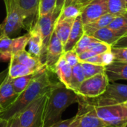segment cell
<instances>
[{
    "mask_svg": "<svg viewBox=\"0 0 127 127\" xmlns=\"http://www.w3.org/2000/svg\"><path fill=\"white\" fill-rule=\"evenodd\" d=\"M51 74L54 73L48 71L46 68L39 72L29 86L22 93L18 95L14 102L0 112V118L8 121L17 115L39 97L48 92L57 83L51 80Z\"/></svg>",
    "mask_w": 127,
    "mask_h": 127,
    "instance_id": "6da1fadb",
    "label": "cell"
},
{
    "mask_svg": "<svg viewBox=\"0 0 127 127\" xmlns=\"http://www.w3.org/2000/svg\"><path fill=\"white\" fill-rule=\"evenodd\" d=\"M80 96L72 89L57 82L50 89L44 113V127L61 121L62 115L71 105L78 103Z\"/></svg>",
    "mask_w": 127,
    "mask_h": 127,
    "instance_id": "7a4b0ae2",
    "label": "cell"
},
{
    "mask_svg": "<svg viewBox=\"0 0 127 127\" xmlns=\"http://www.w3.org/2000/svg\"><path fill=\"white\" fill-rule=\"evenodd\" d=\"M49 91L39 97L17 115L19 127H44L45 108Z\"/></svg>",
    "mask_w": 127,
    "mask_h": 127,
    "instance_id": "3957f363",
    "label": "cell"
},
{
    "mask_svg": "<svg viewBox=\"0 0 127 127\" xmlns=\"http://www.w3.org/2000/svg\"><path fill=\"white\" fill-rule=\"evenodd\" d=\"M6 7V17L0 25V37L19 33L24 28V20L16 0H3Z\"/></svg>",
    "mask_w": 127,
    "mask_h": 127,
    "instance_id": "277c9868",
    "label": "cell"
},
{
    "mask_svg": "<svg viewBox=\"0 0 127 127\" xmlns=\"http://www.w3.org/2000/svg\"><path fill=\"white\" fill-rule=\"evenodd\" d=\"M93 106L97 115L107 127H127V107L124 103Z\"/></svg>",
    "mask_w": 127,
    "mask_h": 127,
    "instance_id": "5b68a950",
    "label": "cell"
},
{
    "mask_svg": "<svg viewBox=\"0 0 127 127\" xmlns=\"http://www.w3.org/2000/svg\"><path fill=\"white\" fill-rule=\"evenodd\" d=\"M78 112L73 117L70 127H107V125L97 115L95 108L84 97H80L77 103Z\"/></svg>",
    "mask_w": 127,
    "mask_h": 127,
    "instance_id": "8992f818",
    "label": "cell"
},
{
    "mask_svg": "<svg viewBox=\"0 0 127 127\" xmlns=\"http://www.w3.org/2000/svg\"><path fill=\"white\" fill-rule=\"evenodd\" d=\"M84 98L93 106L124 103L127 101V85L109 82L106 90L100 96L95 98Z\"/></svg>",
    "mask_w": 127,
    "mask_h": 127,
    "instance_id": "52a82bcc",
    "label": "cell"
},
{
    "mask_svg": "<svg viewBox=\"0 0 127 127\" xmlns=\"http://www.w3.org/2000/svg\"><path fill=\"white\" fill-rule=\"evenodd\" d=\"M109 83V80L105 71L85 79L75 92L86 98L97 97L105 92Z\"/></svg>",
    "mask_w": 127,
    "mask_h": 127,
    "instance_id": "ba28073f",
    "label": "cell"
},
{
    "mask_svg": "<svg viewBox=\"0 0 127 127\" xmlns=\"http://www.w3.org/2000/svg\"><path fill=\"white\" fill-rule=\"evenodd\" d=\"M60 11H57L54 9L52 12L42 15L39 17L38 22L36 25V28L38 29L42 39V52L40 58V62L45 65L46 60V54L48 47L50 42L51 37L54 31L55 23L60 15Z\"/></svg>",
    "mask_w": 127,
    "mask_h": 127,
    "instance_id": "9c48e42d",
    "label": "cell"
},
{
    "mask_svg": "<svg viewBox=\"0 0 127 127\" xmlns=\"http://www.w3.org/2000/svg\"><path fill=\"white\" fill-rule=\"evenodd\" d=\"M16 1L22 13L24 29L28 33L35 28L38 22L40 0H16Z\"/></svg>",
    "mask_w": 127,
    "mask_h": 127,
    "instance_id": "30bf717a",
    "label": "cell"
},
{
    "mask_svg": "<svg viewBox=\"0 0 127 127\" xmlns=\"http://www.w3.org/2000/svg\"><path fill=\"white\" fill-rule=\"evenodd\" d=\"M29 33L16 38H10L9 36L0 37V53L7 57L10 60L11 56L25 50L28 45Z\"/></svg>",
    "mask_w": 127,
    "mask_h": 127,
    "instance_id": "8fae6325",
    "label": "cell"
},
{
    "mask_svg": "<svg viewBox=\"0 0 127 127\" xmlns=\"http://www.w3.org/2000/svg\"><path fill=\"white\" fill-rule=\"evenodd\" d=\"M107 4L108 0H92L80 14L83 25L89 24L108 13Z\"/></svg>",
    "mask_w": 127,
    "mask_h": 127,
    "instance_id": "7c38bea8",
    "label": "cell"
},
{
    "mask_svg": "<svg viewBox=\"0 0 127 127\" xmlns=\"http://www.w3.org/2000/svg\"><path fill=\"white\" fill-rule=\"evenodd\" d=\"M64 53L63 45L60 39L56 35L54 31L50 39V42L48 47L45 60L46 68L52 73H54L55 66L60 58Z\"/></svg>",
    "mask_w": 127,
    "mask_h": 127,
    "instance_id": "4fadbf2b",
    "label": "cell"
},
{
    "mask_svg": "<svg viewBox=\"0 0 127 127\" xmlns=\"http://www.w3.org/2000/svg\"><path fill=\"white\" fill-rule=\"evenodd\" d=\"M83 23L81 19L80 15L78 16L75 19L73 23L68 39L65 45H64V52L73 50L77 45V43L79 42V40L81 39V37L83 36L84 33V29H83Z\"/></svg>",
    "mask_w": 127,
    "mask_h": 127,
    "instance_id": "5bb4252c",
    "label": "cell"
},
{
    "mask_svg": "<svg viewBox=\"0 0 127 127\" xmlns=\"http://www.w3.org/2000/svg\"><path fill=\"white\" fill-rule=\"evenodd\" d=\"M10 58L13 59V60L28 67L29 68H31V70H33V71H36V72L40 71L46 68L45 65H43L37 58L31 55L28 53V51H25V49L11 56Z\"/></svg>",
    "mask_w": 127,
    "mask_h": 127,
    "instance_id": "9a60e30c",
    "label": "cell"
},
{
    "mask_svg": "<svg viewBox=\"0 0 127 127\" xmlns=\"http://www.w3.org/2000/svg\"><path fill=\"white\" fill-rule=\"evenodd\" d=\"M18 94L15 92L9 76L0 86V106L4 109L16 99Z\"/></svg>",
    "mask_w": 127,
    "mask_h": 127,
    "instance_id": "2e32d148",
    "label": "cell"
},
{
    "mask_svg": "<svg viewBox=\"0 0 127 127\" xmlns=\"http://www.w3.org/2000/svg\"><path fill=\"white\" fill-rule=\"evenodd\" d=\"M105 68L110 83L119 80H127V63L113 62L105 66Z\"/></svg>",
    "mask_w": 127,
    "mask_h": 127,
    "instance_id": "e0dca14e",
    "label": "cell"
},
{
    "mask_svg": "<svg viewBox=\"0 0 127 127\" xmlns=\"http://www.w3.org/2000/svg\"><path fill=\"white\" fill-rule=\"evenodd\" d=\"M30 36L28 42V53L40 61L42 52V39L38 29L35 27L31 31L28 32Z\"/></svg>",
    "mask_w": 127,
    "mask_h": 127,
    "instance_id": "ac0fdd59",
    "label": "cell"
},
{
    "mask_svg": "<svg viewBox=\"0 0 127 127\" xmlns=\"http://www.w3.org/2000/svg\"><path fill=\"white\" fill-rule=\"evenodd\" d=\"M71 73L72 67L66 63L63 56H62L56 64L54 74L57 76L60 82L68 89H70Z\"/></svg>",
    "mask_w": 127,
    "mask_h": 127,
    "instance_id": "d6986e66",
    "label": "cell"
},
{
    "mask_svg": "<svg viewBox=\"0 0 127 127\" xmlns=\"http://www.w3.org/2000/svg\"><path fill=\"white\" fill-rule=\"evenodd\" d=\"M115 17V16L110 13H106L103 16L98 18L97 19L89 24L84 25H83L84 33L88 36H92L93 34L99 29L103 28L104 27H107L111 23V22L114 19Z\"/></svg>",
    "mask_w": 127,
    "mask_h": 127,
    "instance_id": "ffe728a7",
    "label": "cell"
},
{
    "mask_svg": "<svg viewBox=\"0 0 127 127\" xmlns=\"http://www.w3.org/2000/svg\"><path fill=\"white\" fill-rule=\"evenodd\" d=\"M75 19H65L61 21H57L55 23L54 32L63 43V47L68 41Z\"/></svg>",
    "mask_w": 127,
    "mask_h": 127,
    "instance_id": "44dd1931",
    "label": "cell"
},
{
    "mask_svg": "<svg viewBox=\"0 0 127 127\" xmlns=\"http://www.w3.org/2000/svg\"><path fill=\"white\" fill-rule=\"evenodd\" d=\"M123 36L124 35L122 33L115 31L107 26L97 31L92 36L101 42H103L112 46Z\"/></svg>",
    "mask_w": 127,
    "mask_h": 127,
    "instance_id": "7402d4cb",
    "label": "cell"
},
{
    "mask_svg": "<svg viewBox=\"0 0 127 127\" xmlns=\"http://www.w3.org/2000/svg\"><path fill=\"white\" fill-rule=\"evenodd\" d=\"M85 7L84 4L78 2L63 4L57 21H61L65 19H75L81 14Z\"/></svg>",
    "mask_w": 127,
    "mask_h": 127,
    "instance_id": "603a6c76",
    "label": "cell"
},
{
    "mask_svg": "<svg viewBox=\"0 0 127 127\" xmlns=\"http://www.w3.org/2000/svg\"><path fill=\"white\" fill-rule=\"evenodd\" d=\"M35 72L36 71H33L28 67L21 64L10 58V65L8 67V76L11 79L28 75V74L35 73Z\"/></svg>",
    "mask_w": 127,
    "mask_h": 127,
    "instance_id": "cb8c5ba5",
    "label": "cell"
},
{
    "mask_svg": "<svg viewBox=\"0 0 127 127\" xmlns=\"http://www.w3.org/2000/svg\"><path fill=\"white\" fill-rule=\"evenodd\" d=\"M40 71L35 72V73H33V74H28V75H25V76H22V77L13 78V79L10 78L11 79V83L13 86L15 92L18 95L22 93L29 86V84L31 83V81L36 77L38 73Z\"/></svg>",
    "mask_w": 127,
    "mask_h": 127,
    "instance_id": "d4e9b609",
    "label": "cell"
},
{
    "mask_svg": "<svg viewBox=\"0 0 127 127\" xmlns=\"http://www.w3.org/2000/svg\"><path fill=\"white\" fill-rule=\"evenodd\" d=\"M86 77L81 65V63H79L74 67H72V73H71V80L70 84V89L73 91H76L80 84L85 80Z\"/></svg>",
    "mask_w": 127,
    "mask_h": 127,
    "instance_id": "484cf974",
    "label": "cell"
},
{
    "mask_svg": "<svg viewBox=\"0 0 127 127\" xmlns=\"http://www.w3.org/2000/svg\"><path fill=\"white\" fill-rule=\"evenodd\" d=\"M108 13L115 16L124 14L127 12V5L124 0H108Z\"/></svg>",
    "mask_w": 127,
    "mask_h": 127,
    "instance_id": "4316f807",
    "label": "cell"
},
{
    "mask_svg": "<svg viewBox=\"0 0 127 127\" xmlns=\"http://www.w3.org/2000/svg\"><path fill=\"white\" fill-rule=\"evenodd\" d=\"M108 27L124 35L127 32V12L124 14L115 16Z\"/></svg>",
    "mask_w": 127,
    "mask_h": 127,
    "instance_id": "83f0119b",
    "label": "cell"
},
{
    "mask_svg": "<svg viewBox=\"0 0 127 127\" xmlns=\"http://www.w3.org/2000/svg\"><path fill=\"white\" fill-rule=\"evenodd\" d=\"M80 63H81L86 79L93 77L96 74L105 72V70H106L105 66H103V65H99L86 63V62Z\"/></svg>",
    "mask_w": 127,
    "mask_h": 127,
    "instance_id": "f1b7e54d",
    "label": "cell"
},
{
    "mask_svg": "<svg viewBox=\"0 0 127 127\" xmlns=\"http://www.w3.org/2000/svg\"><path fill=\"white\" fill-rule=\"evenodd\" d=\"M112 49V46L103 42H101L95 39L89 45L88 50H90L96 54H101L105 52L109 51Z\"/></svg>",
    "mask_w": 127,
    "mask_h": 127,
    "instance_id": "f546056e",
    "label": "cell"
},
{
    "mask_svg": "<svg viewBox=\"0 0 127 127\" xmlns=\"http://www.w3.org/2000/svg\"><path fill=\"white\" fill-rule=\"evenodd\" d=\"M95 39V37L93 36H88L87 34L84 33L83 36L81 37V39L79 40V42L77 43V45H75L74 50L77 52V54L88 50L90 44Z\"/></svg>",
    "mask_w": 127,
    "mask_h": 127,
    "instance_id": "4dcf8cb0",
    "label": "cell"
},
{
    "mask_svg": "<svg viewBox=\"0 0 127 127\" xmlns=\"http://www.w3.org/2000/svg\"><path fill=\"white\" fill-rule=\"evenodd\" d=\"M57 0H40L39 15V16L45 15L54 10L56 7Z\"/></svg>",
    "mask_w": 127,
    "mask_h": 127,
    "instance_id": "1f68e13d",
    "label": "cell"
},
{
    "mask_svg": "<svg viewBox=\"0 0 127 127\" xmlns=\"http://www.w3.org/2000/svg\"><path fill=\"white\" fill-rule=\"evenodd\" d=\"M111 51L114 56V62L127 63V48H112Z\"/></svg>",
    "mask_w": 127,
    "mask_h": 127,
    "instance_id": "d6a6232c",
    "label": "cell"
},
{
    "mask_svg": "<svg viewBox=\"0 0 127 127\" xmlns=\"http://www.w3.org/2000/svg\"><path fill=\"white\" fill-rule=\"evenodd\" d=\"M63 56L65 58L66 63L71 67H74V65H76L77 64H78L80 63L79 58H78V54L74 49L64 52Z\"/></svg>",
    "mask_w": 127,
    "mask_h": 127,
    "instance_id": "836d02e7",
    "label": "cell"
},
{
    "mask_svg": "<svg viewBox=\"0 0 127 127\" xmlns=\"http://www.w3.org/2000/svg\"><path fill=\"white\" fill-rule=\"evenodd\" d=\"M92 0H57V4H56L55 10L60 12L61 8L63 6V4H71V3H75V2L81 3V4H84L85 6H86Z\"/></svg>",
    "mask_w": 127,
    "mask_h": 127,
    "instance_id": "e575fe53",
    "label": "cell"
},
{
    "mask_svg": "<svg viewBox=\"0 0 127 127\" xmlns=\"http://www.w3.org/2000/svg\"><path fill=\"white\" fill-rule=\"evenodd\" d=\"M85 62L86 63H93V64H96V65H99L104 66L103 65V57H102V54H96V55L90 57L89 59L86 60Z\"/></svg>",
    "mask_w": 127,
    "mask_h": 127,
    "instance_id": "d590c367",
    "label": "cell"
},
{
    "mask_svg": "<svg viewBox=\"0 0 127 127\" xmlns=\"http://www.w3.org/2000/svg\"><path fill=\"white\" fill-rule=\"evenodd\" d=\"M96 55L95 53H94L93 51H90V50H86L80 54H78V58H79V61L80 63H83V62H85L86 60L89 59L90 57H93Z\"/></svg>",
    "mask_w": 127,
    "mask_h": 127,
    "instance_id": "8d00e7d4",
    "label": "cell"
},
{
    "mask_svg": "<svg viewBox=\"0 0 127 127\" xmlns=\"http://www.w3.org/2000/svg\"><path fill=\"white\" fill-rule=\"evenodd\" d=\"M73 121V118H69V119H66V120H61L55 124H54L53 125H51L49 127H70V124Z\"/></svg>",
    "mask_w": 127,
    "mask_h": 127,
    "instance_id": "74e56055",
    "label": "cell"
},
{
    "mask_svg": "<svg viewBox=\"0 0 127 127\" xmlns=\"http://www.w3.org/2000/svg\"><path fill=\"white\" fill-rule=\"evenodd\" d=\"M112 47V48H127V36H121Z\"/></svg>",
    "mask_w": 127,
    "mask_h": 127,
    "instance_id": "f35d334b",
    "label": "cell"
},
{
    "mask_svg": "<svg viewBox=\"0 0 127 127\" xmlns=\"http://www.w3.org/2000/svg\"><path fill=\"white\" fill-rule=\"evenodd\" d=\"M7 127H19L18 115H15L14 117L7 121Z\"/></svg>",
    "mask_w": 127,
    "mask_h": 127,
    "instance_id": "ab89813d",
    "label": "cell"
},
{
    "mask_svg": "<svg viewBox=\"0 0 127 127\" xmlns=\"http://www.w3.org/2000/svg\"><path fill=\"white\" fill-rule=\"evenodd\" d=\"M7 76H8V68L4 69V71L0 72V86L5 80V79L7 78Z\"/></svg>",
    "mask_w": 127,
    "mask_h": 127,
    "instance_id": "60d3db41",
    "label": "cell"
},
{
    "mask_svg": "<svg viewBox=\"0 0 127 127\" xmlns=\"http://www.w3.org/2000/svg\"><path fill=\"white\" fill-rule=\"evenodd\" d=\"M8 60H10V59L7 57L4 56V54L0 53V63H1V62H7Z\"/></svg>",
    "mask_w": 127,
    "mask_h": 127,
    "instance_id": "b9f144b4",
    "label": "cell"
},
{
    "mask_svg": "<svg viewBox=\"0 0 127 127\" xmlns=\"http://www.w3.org/2000/svg\"><path fill=\"white\" fill-rule=\"evenodd\" d=\"M7 121L0 118V127H7Z\"/></svg>",
    "mask_w": 127,
    "mask_h": 127,
    "instance_id": "7bdbcfd3",
    "label": "cell"
},
{
    "mask_svg": "<svg viewBox=\"0 0 127 127\" xmlns=\"http://www.w3.org/2000/svg\"><path fill=\"white\" fill-rule=\"evenodd\" d=\"M3 110H4V109H3V108H2V107H1V106H0V112H2Z\"/></svg>",
    "mask_w": 127,
    "mask_h": 127,
    "instance_id": "ee69618b",
    "label": "cell"
},
{
    "mask_svg": "<svg viewBox=\"0 0 127 127\" xmlns=\"http://www.w3.org/2000/svg\"><path fill=\"white\" fill-rule=\"evenodd\" d=\"M124 105H125V106L127 107V101H126L125 103H124Z\"/></svg>",
    "mask_w": 127,
    "mask_h": 127,
    "instance_id": "f6af8a7d",
    "label": "cell"
},
{
    "mask_svg": "<svg viewBox=\"0 0 127 127\" xmlns=\"http://www.w3.org/2000/svg\"><path fill=\"white\" fill-rule=\"evenodd\" d=\"M124 1L126 2V4H127V0H124Z\"/></svg>",
    "mask_w": 127,
    "mask_h": 127,
    "instance_id": "bcb514c9",
    "label": "cell"
},
{
    "mask_svg": "<svg viewBox=\"0 0 127 127\" xmlns=\"http://www.w3.org/2000/svg\"><path fill=\"white\" fill-rule=\"evenodd\" d=\"M124 36H127V32L125 33V34H124Z\"/></svg>",
    "mask_w": 127,
    "mask_h": 127,
    "instance_id": "7dc6e473",
    "label": "cell"
}]
</instances>
